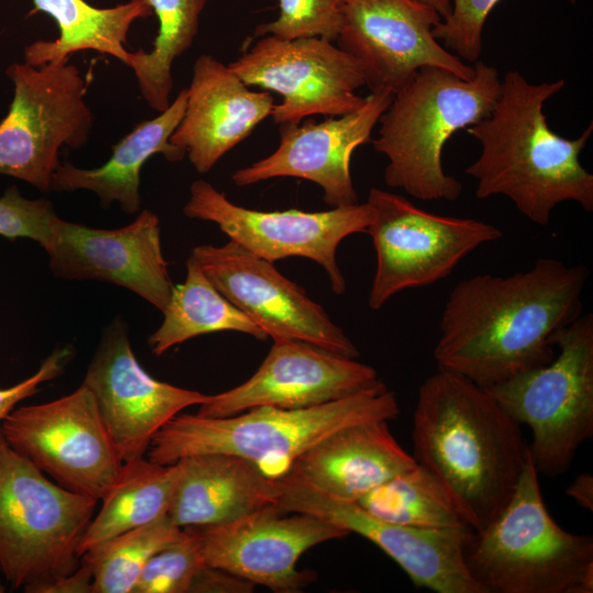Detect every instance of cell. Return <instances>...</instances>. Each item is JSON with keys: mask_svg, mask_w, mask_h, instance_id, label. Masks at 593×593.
I'll return each mask as SVG.
<instances>
[{"mask_svg": "<svg viewBox=\"0 0 593 593\" xmlns=\"http://www.w3.org/2000/svg\"><path fill=\"white\" fill-rule=\"evenodd\" d=\"M191 256L212 284L272 340L294 339L340 357H359L343 328L273 262L231 239L222 246H195Z\"/></svg>", "mask_w": 593, "mask_h": 593, "instance_id": "9a60e30c", "label": "cell"}, {"mask_svg": "<svg viewBox=\"0 0 593 593\" xmlns=\"http://www.w3.org/2000/svg\"><path fill=\"white\" fill-rule=\"evenodd\" d=\"M463 556L488 593L593 592V537L567 532L551 517L529 451L511 500L472 532Z\"/></svg>", "mask_w": 593, "mask_h": 593, "instance_id": "8992f818", "label": "cell"}, {"mask_svg": "<svg viewBox=\"0 0 593 593\" xmlns=\"http://www.w3.org/2000/svg\"><path fill=\"white\" fill-rule=\"evenodd\" d=\"M430 7H433L441 16V19L449 15L451 12V0H418Z\"/></svg>", "mask_w": 593, "mask_h": 593, "instance_id": "ab89813d", "label": "cell"}, {"mask_svg": "<svg viewBox=\"0 0 593 593\" xmlns=\"http://www.w3.org/2000/svg\"><path fill=\"white\" fill-rule=\"evenodd\" d=\"M589 273L583 265L540 258L511 276L461 280L441 312L438 369L489 388L550 362L555 335L582 314Z\"/></svg>", "mask_w": 593, "mask_h": 593, "instance_id": "6da1fadb", "label": "cell"}, {"mask_svg": "<svg viewBox=\"0 0 593 593\" xmlns=\"http://www.w3.org/2000/svg\"><path fill=\"white\" fill-rule=\"evenodd\" d=\"M286 513L272 504L227 523L183 528L194 536L208 566L277 593H296L315 578L296 568L300 557L349 534L314 515Z\"/></svg>", "mask_w": 593, "mask_h": 593, "instance_id": "e0dca14e", "label": "cell"}, {"mask_svg": "<svg viewBox=\"0 0 593 593\" xmlns=\"http://www.w3.org/2000/svg\"><path fill=\"white\" fill-rule=\"evenodd\" d=\"M178 472L177 462L160 465L147 457L123 462L80 540L79 556L105 539L168 516Z\"/></svg>", "mask_w": 593, "mask_h": 593, "instance_id": "4316f807", "label": "cell"}, {"mask_svg": "<svg viewBox=\"0 0 593 593\" xmlns=\"http://www.w3.org/2000/svg\"><path fill=\"white\" fill-rule=\"evenodd\" d=\"M0 427L9 445L54 482L98 501L123 466L85 383L54 401L14 409Z\"/></svg>", "mask_w": 593, "mask_h": 593, "instance_id": "8fae6325", "label": "cell"}, {"mask_svg": "<svg viewBox=\"0 0 593 593\" xmlns=\"http://www.w3.org/2000/svg\"><path fill=\"white\" fill-rule=\"evenodd\" d=\"M550 362L484 388L532 430L528 451L536 471L566 473L578 448L593 436V315L581 314L553 337Z\"/></svg>", "mask_w": 593, "mask_h": 593, "instance_id": "ba28073f", "label": "cell"}, {"mask_svg": "<svg viewBox=\"0 0 593 593\" xmlns=\"http://www.w3.org/2000/svg\"><path fill=\"white\" fill-rule=\"evenodd\" d=\"M399 413L395 393L380 381L354 395L305 409L258 406L226 417L178 414L155 434L146 457L171 465L195 455H234L276 480L328 435L358 423L391 421Z\"/></svg>", "mask_w": 593, "mask_h": 593, "instance_id": "277c9868", "label": "cell"}, {"mask_svg": "<svg viewBox=\"0 0 593 593\" xmlns=\"http://www.w3.org/2000/svg\"><path fill=\"white\" fill-rule=\"evenodd\" d=\"M393 93L370 92L365 104L350 113L321 123L283 124L280 143L269 156L232 174L237 187L277 177H294L316 183L331 208L358 203L350 174L353 153L371 143V134L388 109Z\"/></svg>", "mask_w": 593, "mask_h": 593, "instance_id": "44dd1931", "label": "cell"}, {"mask_svg": "<svg viewBox=\"0 0 593 593\" xmlns=\"http://www.w3.org/2000/svg\"><path fill=\"white\" fill-rule=\"evenodd\" d=\"M269 91H253L221 60L200 55L187 88L184 114L170 136L199 174L209 172L231 149L272 114Z\"/></svg>", "mask_w": 593, "mask_h": 593, "instance_id": "7402d4cb", "label": "cell"}, {"mask_svg": "<svg viewBox=\"0 0 593 593\" xmlns=\"http://www.w3.org/2000/svg\"><path fill=\"white\" fill-rule=\"evenodd\" d=\"M412 441L473 530L506 506L528 457L522 425L484 388L439 369L418 389Z\"/></svg>", "mask_w": 593, "mask_h": 593, "instance_id": "7a4b0ae2", "label": "cell"}, {"mask_svg": "<svg viewBox=\"0 0 593 593\" xmlns=\"http://www.w3.org/2000/svg\"><path fill=\"white\" fill-rule=\"evenodd\" d=\"M26 593H93V580L89 568L80 562L77 570L23 589Z\"/></svg>", "mask_w": 593, "mask_h": 593, "instance_id": "74e56055", "label": "cell"}, {"mask_svg": "<svg viewBox=\"0 0 593 593\" xmlns=\"http://www.w3.org/2000/svg\"><path fill=\"white\" fill-rule=\"evenodd\" d=\"M277 505L306 513L365 537L388 555L416 588L436 593H488L470 574L465 547L470 526L422 528L383 521L357 502L335 497L293 473L276 479Z\"/></svg>", "mask_w": 593, "mask_h": 593, "instance_id": "7c38bea8", "label": "cell"}, {"mask_svg": "<svg viewBox=\"0 0 593 593\" xmlns=\"http://www.w3.org/2000/svg\"><path fill=\"white\" fill-rule=\"evenodd\" d=\"M82 383L91 391L122 462L145 457L167 422L209 398L153 378L135 357L120 316L103 329Z\"/></svg>", "mask_w": 593, "mask_h": 593, "instance_id": "ac0fdd59", "label": "cell"}, {"mask_svg": "<svg viewBox=\"0 0 593 593\" xmlns=\"http://www.w3.org/2000/svg\"><path fill=\"white\" fill-rule=\"evenodd\" d=\"M465 80L436 67H424L393 93L379 119L376 152L388 158L384 181L422 201L457 200L462 184L443 167V148L493 110L502 80L495 67L475 61Z\"/></svg>", "mask_w": 593, "mask_h": 593, "instance_id": "5b68a950", "label": "cell"}, {"mask_svg": "<svg viewBox=\"0 0 593 593\" xmlns=\"http://www.w3.org/2000/svg\"><path fill=\"white\" fill-rule=\"evenodd\" d=\"M53 273L67 280H98L131 290L161 312L174 284L160 243V221L143 210L114 230L89 227L56 216L43 245Z\"/></svg>", "mask_w": 593, "mask_h": 593, "instance_id": "d6986e66", "label": "cell"}, {"mask_svg": "<svg viewBox=\"0 0 593 593\" xmlns=\"http://www.w3.org/2000/svg\"><path fill=\"white\" fill-rule=\"evenodd\" d=\"M1 574H2V572H1V569H0V593H3V592H5V586L1 581Z\"/></svg>", "mask_w": 593, "mask_h": 593, "instance_id": "60d3db41", "label": "cell"}, {"mask_svg": "<svg viewBox=\"0 0 593 593\" xmlns=\"http://www.w3.org/2000/svg\"><path fill=\"white\" fill-rule=\"evenodd\" d=\"M160 326L149 336L155 356L199 335L232 331L266 340L267 334L244 312L230 302L206 278L197 260H187V277L175 286L163 311Z\"/></svg>", "mask_w": 593, "mask_h": 593, "instance_id": "83f0119b", "label": "cell"}, {"mask_svg": "<svg viewBox=\"0 0 593 593\" xmlns=\"http://www.w3.org/2000/svg\"><path fill=\"white\" fill-rule=\"evenodd\" d=\"M7 75L13 99L0 122V175L51 192L60 148L82 147L93 126L87 82L68 59L42 66L13 63Z\"/></svg>", "mask_w": 593, "mask_h": 593, "instance_id": "9c48e42d", "label": "cell"}, {"mask_svg": "<svg viewBox=\"0 0 593 593\" xmlns=\"http://www.w3.org/2000/svg\"><path fill=\"white\" fill-rule=\"evenodd\" d=\"M98 502L49 480L0 427V569L11 588L77 570L78 547Z\"/></svg>", "mask_w": 593, "mask_h": 593, "instance_id": "52a82bcc", "label": "cell"}, {"mask_svg": "<svg viewBox=\"0 0 593 593\" xmlns=\"http://www.w3.org/2000/svg\"><path fill=\"white\" fill-rule=\"evenodd\" d=\"M158 19L150 51L131 52L127 67L135 75L145 102L161 112L170 104L172 65L193 44L208 0H148Z\"/></svg>", "mask_w": 593, "mask_h": 593, "instance_id": "f1b7e54d", "label": "cell"}, {"mask_svg": "<svg viewBox=\"0 0 593 593\" xmlns=\"http://www.w3.org/2000/svg\"><path fill=\"white\" fill-rule=\"evenodd\" d=\"M32 1L59 31L56 40H38L24 48V61L32 66L67 60L86 49L110 55L127 66L130 30L134 22L153 14L148 0H128L111 8H97L85 0Z\"/></svg>", "mask_w": 593, "mask_h": 593, "instance_id": "484cf974", "label": "cell"}, {"mask_svg": "<svg viewBox=\"0 0 593 593\" xmlns=\"http://www.w3.org/2000/svg\"><path fill=\"white\" fill-rule=\"evenodd\" d=\"M205 564L194 536L182 528L174 541L148 559L132 593H189Z\"/></svg>", "mask_w": 593, "mask_h": 593, "instance_id": "1f68e13d", "label": "cell"}, {"mask_svg": "<svg viewBox=\"0 0 593 593\" xmlns=\"http://www.w3.org/2000/svg\"><path fill=\"white\" fill-rule=\"evenodd\" d=\"M367 233L377 266L368 298L381 309L394 294L443 280L478 247L502 237L493 224L425 211L400 194L372 188Z\"/></svg>", "mask_w": 593, "mask_h": 593, "instance_id": "30bf717a", "label": "cell"}, {"mask_svg": "<svg viewBox=\"0 0 593 593\" xmlns=\"http://www.w3.org/2000/svg\"><path fill=\"white\" fill-rule=\"evenodd\" d=\"M255 584L224 570L205 564L195 575L189 593H247Z\"/></svg>", "mask_w": 593, "mask_h": 593, "instance_id": "8d00e7d4", "label": "cell"}, {"mask_svg": "<svg viewBox=\"0 0 593 593\" xmlns=\"http://www.w3.org/2000/svg\"><path fill=\"white\" fill-rule=\"evenodd\" d=\"M71 354L72 349L69 347H57L34 374L12 387L0 389V422L15 409L19 402L38 393L42 383L59 377Z\"/></svg>", "mask_w": 593, "mask_h": 593, "instance_id": "d590c367", "label": "cell"}, {"mask_svg": "<svg viewBox=\"0 0 593 593\" xmlns=\"http://www.w3.org/2000/svg\"><path fill=\"white\" fill-rule=\"evenodd\" d=\"M345 0H279L278 18L255 27V37H323L336 42Z\"/></svg>", "mask_w": 593, "mask_h": 593, "instance_id": "d6a6232c", "label": "cell"}, {"mask_svg": "<svg viewBox=\"0 0 593 593\" xmlns=\"http://www.w3.org/2000/svg\"><path fill=\"white\" fill-rule=\"evenodd\" d=\"M182 211L187 217L215 223L231 240L270 262L292 256L316 261L338 295L345 292L346 280L336 261L337 247L349 235L367 233L372 217L367 202L321 212L251 210L233 203L204 180L190 186Z\"/></svg>", "mask_w": 593, "mask_h": 593, "instance_id": "4fadbf2b", "label": "cell"}, {"mask_svg": "<svg viewBox=\"0 0 593 593\" xmlns=\"http://www.w3.org/2000/svg\"><path fill=\"white\" fill-rule=\"evenodd\" d=\"M357 503L394 524L422 528L469 526L441 483L419 463L378 485Z\"/></svg>", "mask_w": 593, "mask_h": 593, "instance_id": "f546056e", "label": "cell"}, {"mask_svg": "<svg viewBox=\"0 0 593 593\" xmlns=\"http://www.w3.org/2000/svg\"><path fill=\"white\" fill-rule=\"evenodd\" d=\"M169 519L178 527L223 524L278 503L276 481L234 455H195L177 461Z\"/></svg>", "mask_w": 593, "mask_h": 593, "instance_id": "cb8c5ba5", "label": "cell"}, {"mask_svg": "<svg viewBox=\"0 0 593 593\" xmlns=\"http://www.w3.org/2000/svg\"><path fill=\"white\" fill-rule=\"evenodd\" d=\"M392 435L389 421L346 426L303 452L289 472L347 501L365 494L416 465Z\"/></svg>", "mask_w": 593, "mask_h": 593, "instance_id": "603a6c76", "label": "cell"}, {"mask_svg": "<svg viewBox=\"0 0 593 593\" xmlns=\"http://www.w3.org/2000/svg\"><path fill=\"white\" fill-rule=\"evenodd\" d=\"M569 1H570L571 3H573V2H574V0H569Z\"/></svg>", "mask_w": 593, "mask_h": 593, "instance_id": "b9f144b4", "label": "cell"}, {"mask_svg": "<svg viewBox=\"0 0 593 593\" xmlns=\"http://www.w3.org/2000/svg\"><path fill=\"white\" fill-rule=\"evenodd\" d=\"M187 104V89H182L168 108L150 120H145L118 142L109 160L98 168H79L60 163L52 177L51 191L89 190L97 194L102 208L113 202L127 214L141 208V170L154 155L179 161L186 150L169 139L180 123Z\"/></svg>", "mask_w": 593, "mask_h": 593, "instance_id": "d4e9b609", "label": "cell"}, {"mask_svg": "<svg viewBox=\"0 0 593 593\" xmlns=\"http://www.w3.org/2000/svg\"><path fill=\"white\" fill-rule=\"evenodd\" d=\"M228 67L249 87L277 92L273 122L298 124L312 115L339 116L360 109L366 97L357 60L323 37L281 40L265 35Z\"/></svg>", "mask_w": 593, "mask_h": 593, "instance_id": "5bb4252c", "label": "cell"}, {"mask_svg": "<svg viewBox=\"0 0 593 593\" xmlns=\"http://www.w3.org/2000/svg\"><path fill=\"white\" fill-rule=\"evenodd\" d=\"M56 216L49 200L25 198L16 186L0 197V235L11 240L30 238L43 247Z\"/></svg>", "mask_w": 593, "mask_h": 593, "instance_id": "e575fe53", "label": "cell"}, {"mask_svg": "<svg viewBox=\"0 0 593 593\" xmlns=\"http://www.w3.org/2000/svg\"><path fill=\"white\" fill-rule=\"evenodd\" d=\"M502 0H451V12L434 26L433 36L461 60L478 61L489 14Z\"/></svg>", "mask_w": 593, "mask_h": 593, "instance_id": "836d02e7", "label": "cell"}, {"mask_svg": "<svg viewBox=\"0 0 593 593\" xmlns=\"http://www.w3.org/2000/svg\"><path fill=\"white\" fill-rule=\"evenodd\" d=\"M181 530L166 516L86 550L80 562L91 571L93 593H132L148 559L174 541Z\"/></svg>", "mask_w": 593, "mask_h": 593, "instance_id": "4dcf8cb0", "label": "cell"}, {"mask_svg": "<svg viewBox=\"0 0 593 593\" xmlns=\"http://www.w3.org/2000/svg\"><path fill=\"white\" fill-rule=\"evenodd\" d=\"M566 494L579 506L593 511V477L590 473L579 474L566 489Z\"/></svg>", "mask_w": 593, "mask_h": 593, "instance_id": "f35d334b", "label": "cell"}, {"mask_svg": "<svg viewBox=\"0 0 593 593\" xmlns=\"http://www.w3.org/2000/svg\"><path fill=\"white\" fill-rule=\"evenodd\" d=\"M439 13L418 0H345L336 45L359 64L370 92H396L424 67L470 80L474 69L433 36Z\"/></svg>", "mask_w": 593, "mask_h": 593, "instance_id": "2e32d148", "label": "cell"}, {"mask_svg": "<svg viewBox=\"0 0 593 593\" xmlns=\"http://www.w3.org/2000/svg\"><path fill=\"white\" fill-rule=\"evenodd\" d=\"M564 86V79L532 83L510 70L491 113L465 130L481 145L480 156L465 170L477 179V198L505 195L541 226L566 201L593 211V175L580 161L593 122L579 137L564 138L550 128L542 111Z\"/></svg>", "mask_w": 593, "mask_h": 593, "instance_id": "3957f363", "label": "cell"}, {"mask_svg": "<svg viewBox=\"0 0 593 593\" xmlns=\"http://www.w3.org/2000/svg\"><path fill=\"white\" fill-rule=\"evenodd\" d=\"M380 381L374 368L356 359L300 340L273 339L247 381L209 395L197 414L226 417L258 406L312 407L354 395Z\"/></svg>", "mask_w": 593, "mask_h": 593, "instance_id": "ffe728a7", "label": "cell"}]
</instances>
